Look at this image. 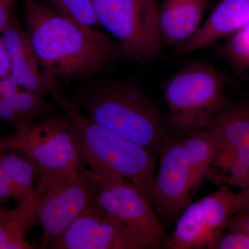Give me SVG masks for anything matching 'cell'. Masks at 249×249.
I'll use <instances>...</instances> for the list:
<instances>
[{
  "mask_svg": "<svg viewBox=\"0 0 249 249\" xmlns=\"http://www.w3.org/2000/svg\"><path fill=\"white\" fill-rule=\"evenodd\" d=\"M18 0H0V35L11 18L14 16L15 6Z\"/></svg>",
  "mask_w": 249,
  "mask_h": 249,
  "instance_id": "cb8c5ba5",
  "label": "cell"
},
{
  "mask_svg": "<svg viewBox=\"0 0 249 249\" xmlns=\"http://www.w3.org/2000/svg\"><path fill=\"white\" fill-rule=\"evenodd\" d=\"M71 101L97 124L153 155H160L173 139L168 121L151 98L132 82L96 80Z\"/></svg>",
  "mask_w": 249,
  "mask_h": 249,
  "instance_id": "7a4b0ae2",
  "label": "cell"
},
{
  "mask_svg": "<svg viewBox=\"0 0 249 249\" xmlns=\"http://www.w3.org/2000/svg\"><path fill=\"white\" fill-rule=\"evenodd\" d=\"M25 22L41 67L59 83L94 78L121 57L122 47L109 36L36 0H24Z\"/></svg>",
  "mask_w": 249,
  "mask_h": 249,
  "instance_id": "6da1fadb",
  "label": "cell"
},
{
  "mask_svg": "<svg viewBox=\"0 0 249 249\" xmlns=\"http://www.w3.org/2000/svg\"><path fill=\"white\" fill-rule=\"evenodd\" d=\"M39 225L35 190L14 209H0V249H35L27 241L31 227Z\"/></svg>",
  "mask_w": 249,
  "mask_h": 249,
  "instance_id": "9a60e30c",
  "label": "cell"
},
{
  "mask_svg": "<svg viewBox=\"0 0 249 249\" xmlns=\"http://www.w3.org/2000/svg\"><path fill=\"white\" fill-rule=\"evenodd\" d=\"M229 228L233 231H240L249 235V214L237 213L234 216L228 224Z\"/></svg>",
  "mask_w": 249,
  "mask_h": 249,
  "instance_id": "484cf974",
  "label": "cell"
},
{
  "mask_svg": "<svg viewBox=\"0 0 249 249\" xmlns=\"http://www.w3.org/2000/svg\"><path fill=\"white\" fill-rule=\"evenodd\" d=\"M99 22L125 53L139 63L162 52L157 0H91Z\"/></svg>",
  "mask_w": 249,
  "mask_h": 249,
  "instance_id": "8992f818",
  "label": "cell"
},
{
  "mask_svg": "<svg viewBox=\"0 0 249 249\" xmlns=\"http://www.w3.org/2000/svg\"><path fill=\"white\" fill-rule=\"evenodd\" d=\"M0 209H1V207H0Z\"/></svg>",
  "mask_w": 249,
  "mask_h": 249,
  "instance_id": "f1b7e54d",
  "label": "cell"
},
{
  "mask_svg": "<svg viewBox=\"0 0 249 249\" xmlns=\"http://www.w3.org/2000/svg\"><path fill=\"white\" fill-rule=\"evenodd\" d=\"M154 191V209L170 222H177L191 204V170L181 139H172L160 153Z\"/></svg>",
  "mask_w": 249,
  "mask_h": 249,
  "instance_id": "7c38bea8",
  "label": "cell"
},
{
  "mask_svg": "<svg viewBox=\"0 0 249 249\" xmlns=\"http://www.w3.org/2000/svg\"><path fill=\"white\" fill-rule=\"evenodd\" d=\"M60 14L84 25L93 27L98 23L91 0H49Z\"/></svg>",
  "mask_w": 249,
  "mask_h": 249,
  "instance_id": "44dd1931",
  "label": "cell"
},
{
  "mask_svg": "<svg viewBox=\"0 0 249 249\" xmlns=\"http://www.w3.org/2000/svg\"><path fill=\"white\" fill-rule=\"evenodd\" d=\"M249 23V0H222L191 38L177 49L181 55L209 48Z\"/></svg>",
  "mask_w": 249,
  "mask_h": 249,
  "instance_id": "4fadbf2b",
  "label": "cell"
},
{
  "mask_svg": "<svg viewBox=\"0 0 249 249\" xmlns=\"http://www.w3.org/2000/svg\"><path fill=\"white\" fill-rule=\"evenodd\" d=\"M62 109L83 163L94 173L128 181L154 209L155 155L82 114L71 101Z\"/></svg>",
  "mask_w": 249,
  "mask_h": 249,
  "instance_id": "3957f363",
  "label": "cell"
},
{
  "mask_svg": "<svg viewBox=\"0 0 249 249\" xmlns=\"http://www.w3.org/2000/svg\"><path fill=\"white\" fill-rule=\"evenodd\" d=\"M95 174L93 204L116 218L144 248L166 247L169 235L146 199L123 178Z\"/></svg>",
  "mask_w": 249,
  "mask_h": 249,
  "instance_id": "ba28073f",
  "label": "cell"
},
{
  "mask_svg": "<svg viewBox=\"0 0 249 249\" xmlns=\"http://www.w3.org/2000/svg\"><path fill=\"white\" fill-rule=\"evenodd\" d=\"M35 187L36 213L43 229L40 249L61 235L83 212L93 205L96 174L83 168L37 170Z\"/></svg>",
  "mask_w": 249,
  "mask_h": 249,
  "instance_id": "5b68a950",
  "label": "cell"
},
{
  "mask_svg": "<svg viewBox=\"0 0 249 249\" xmlns=\"http://www.w3.org/2000/svg\"><path fill=\"white\" fill-rule=\"evenodd\" d=\"M11 76V62L7 49L0 35V79Z\"/></svg>",
  "mask_w": 249,
  "mask_h": 249,
  "instance_id": "d4e9b609",
  "label": "cell"
},
{
  "mask_svg": "<svg viewBox=\"0 0 249 249\" xmlns=\"http://www.w3.org/2000/svg\"><path fill=\"white\" fill-rule=\"evenodd\" d=\"M216 249H249V235L240 231H233L221 237Z\"/></svg>",
  "mask_w": 249,
  "mask_h": 249,
  "instance_id": "7402d4cb",
  "label": "cell"
},
{
  "mask_svg": "<svg viewBox=\"0 0 249 249\" xmlns=\"http://www.w3.org/2000/svg\"><path fill=\"white\" fill-rule=\"evenodd\" d=\"M181 143L191 170L192 188L199 182L222 145L220 134L215 127L185 136Z\"/></svg>",
  "mask_w": 249,
  "mask_h": 249,
  "instance_id": "e0dca14e",
  "label": "cell"
},
{
  "mask_svg": "<svg viewBox=\"0 0 249 249\" xmlns=\"http://www.w3.org/2000/svg\"><path fill=\"white\" fill-rule=\"evenodd\" d=\"M213 127L220 134L222 143L233 149L241 161L249 168V109H225Z\"/></svg>",
  "mask_w": 249,
  "mask_h": 249,
  "instance_id": "ac0fdd59",
  "label": "cell"
},
{
  "mask_svg": "<svg viewBox=\"0 0 249 249\" xmlns=\"http://www.w3.org/2000/svg\"><path fill=\"white\" fill-rule=\"evenodd\" d=\"M21 89L13 77L10 76L0 79V100Z\"/></svg>",
  "mask_w": 249,
  "mask_h": 249,
  "instance_id": "4316f807",
  "label": "cell"
},
{
  "mask_svg": "<svg viewBox=\"0 0 249 249\" xmlns=\"http://www.w3.org/2000/svg\"><path fill=\"white\" fill-rule=\"evenodd\" d=\"M208 0H163L159 9L162 42L178 47L201 25Z\"/></svg>",
  "mask_w": 249,
  "mask_h": 249,
  "instance_id": "5bb4252c",
  "label": "cell"
},
{
  "mask_svg": "<svg viewBox=\"0 0 249 249\" xmlns=\"http://www.w3.org/2000/svg\"><path fill=\"white\" fill-rule=\"evenodd\" d=\"M0 148L29 157L37 170H61L83 168L70 121L52 114L14 133L0 139Z\"/></svg>",
  "mask_w": 249,
  "mask_h": 249,
  "instance_id": "52a82bcc",
  "label": "cell"
},
{
  "mask_svg": "<svg viewBox=\"0 0 249 249\" xmlns=\"http://www.w3.org/2000/svg\"><path fill=\"white\" fill-rule=\"evenodd\" d=\"M1 36L9 53L11 75L17 84L39 97L50 96L57 107L66 102L68 98L60 83H54L46 76L29 33L15 16Z\"/></svg>",
  "mask_w": 249,
  "mask_h": 249,
  "instance_id": "8fae6325",
  "label": "cell"
},
{
  "mask_svg": "<svg viewBox=\"0 0 249 249\" xmlns=\"http://www.w3.org/2000/svg\"><path fill=\"white\" fill-rule=\"evenodd\" d=\"M27 196L13 183L0 165V200L14 198L21 201Z\"/></svg>",
  "mask_w": 249,
  "mask_h": 249,
  "instance_id": "603a6c76",
  "label": "cell"
},
{
  "mask_svg": "<svg viewBox=\"0 0 249 249\" xmlns=\"http://www.w3.org/2000/svg\"><path fill=\"white\" fill-rule=\"evenodd\" d=\"M0 165L13 183L25 195L35 190L34 180L37 167L29 157L20 152L0 148Z\"/></svg>",
  "mask_w": 249,
  "mask_h": 249,
  "instance_id": "d6986e66",
  "label": "cell"
},
{
  "mask_svg": "<svg viewBox=\"0 0 249 249\" xmlns=\"http://www.w3.org/2000/svg\"><path fill=\"white\" fill-rule=\"evenodd\" d=\"M220 53L235 70L249 76V23L229 37Z\"/></svg>",
  "mask_w": 249,
  "mask_h": 249,
  "instance_id": "ffe728a7",
  "label": "cell"
},
{
  "mask_svg": "<svg viewBox=\"0 0 249 249\" xmlns=\"http://www.w3.org/2000/svg\"><path fill=\"white\" fill-rule=\"evenodd\" d=\"M224 80L205 62H193L177 72L165 85L171 130L187 136L212 127L225 110Z\"/></svg>",
  "mask_w": 249,
  "mask_h": 249,
  "instance_id": "277c9868",
  "label": "cell"
},
{
  "mask_svg": "<svg viewBox=\"0 0 249 249\" xmlns=\"http://www.w3.org/2000/svg\"><path fill=\"white\" fill-rule=\"evenodd\" d=\"M50 249H144L116 218L93 204L46 247Z\"/></svg>",
  "mask_w": 249,
  "mask_h": 249,
  "instance_id": "30bf717a",
  "label": "cell"
},
{
  "mask_svg": "<svg viewBox=\"0 0 249 249\" xmlns=\"http://www.w3.org/2000/svg\"><path fill=\"white\" fill-rule=\"evenodd\" d=\"M242 206L239 213L249 214V183L245 191L242 192Z\"/></svg>",
  "mask_w": 249,
  "mask_h": 249,
  "instance_id": "83f0119b",
  "label": "cell"
},
{
  "mask_svg": "<svg viewBox=\"0 0 249 249\" xmlns=\"http://www.w3.org/2000/svg\"><path fill=\"white\" fill-rule=\"evenodd\" d=\"M56 108L53 102L21 89L0 100V121L10 123L18 130L52 114Z\"/></svg>",
  "mask_w": 249,
  "mask_h": 249,
  "instance_id": "2e32d148",
  "label": "cell"
},
{
  "mask_svg": "<svg viewBox=\"0 0 249 249\" xmlns=\"http://www.w3.org/2000/svg\"><path fill=\"white\" fill-rule=\"evenodd\" d=\"M242 206V192L234 193L227 188L190 204L177 220L167 248L216 249L223 231Z\"/></svg>",
  "mask_w": 249,
  "mask_h": 249,
  "instance_id": "9c48e42d",
  "label": "cell"
}]
</instances>
